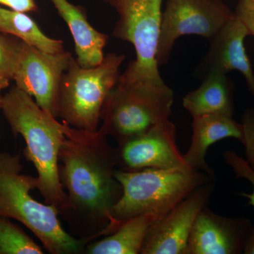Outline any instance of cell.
Wrapping results in <instances>:
<instances>
[{"label":"cell","instance_id":"1","mask_svg":"<svg viewBox=\"0 0 254 254\" xmlns=\"http://www.w3.org/2000/svg\"><path fill=\"white\" fill-rule=\"evenodd\" d=\"M108 137L100 128L88 131L65 124L59 154L60 180L67 190L64 212L72 210L95 222L99 236L123 194V187L115 177L118 148L110 144Z\"/></svg>","mask_w":254,"mask_h":254},{"label":"cell","instance_id":"2","mask_svg":"<svg viewBox=\"0 0 254 254\" xmlns=\"http://www.w3.org/2000/svg\"><path fill=\"white\" fill-rule=\"evenodd\" d=\"M1 110L14 135L26 143L25 156L36 169L38 187L45 203L61 212L67 195L60 175L59 154L65 138V124L41 109L33 98L17 87L3 96Z\"/></svg>","mask_w":254,"mask_h":254},{"label":"cell","instance_id":"3","mask_svg":"<svg viewBox=\"0 0 254 254\" xmlns=\"http://www.w3.org/2000/svg\"><path fill=\"white\" fill-rule=\"evenodd\" d=\"M115 177L123 187V194L114 206L109 224L102 232L105 236L138 215L150 213L163 218L197 187L215 182L206 173L190 168L136 171L116 169Z\"/></svg>","mask_w":254,"mask_h":254},{"label":"cell","instance_id":"4","mask_svg":"<svg viewBox=\"0 0 254 254\" xmlns=\"http://www.w3.org/2000/svg\"><path fill=\"white\" fill-rule=\"evenodd\" d=\"M19 155L0 153V215L22 223L48 253H81L91 237L78 240L69 235L62 226L60 210L32 196L38 180L23 175Z\"/></svg>","mask_w":254,"mask_h":254},{"label":"cell","instance_id":"5","mask_svg":"<svg viewBox=\"0 0 254 254\" xmlns=\"http://www.w3.org/2000/svg\"><path fill=\"white\" fill-rule=\"evenodd\" d=\"M104 1L119 14L113 36L131 43L136 52V59L120 74L118 83L145 91H171L160 76L157 62L163 0Z\"/></svg>","mask_w":254,"mask_h":254},{"label":"cell","instance_id":"6","mask_svg":"<svg viewBox=\"0 0 254 254\" xmlns=\"http://www.w3.org/2000/svg\"><path fill=\"white\" fill-rule=\"evenodd\" d=\"M125 55L109 53L93 67H82L73 57L64 73L57 118L78 129L96 131L107 96L118 83Z\"/></svg>","mask_w":254,"mask_h":254},{"label":"cell","instance_id":"7","mask_svg":"<svg viewBox=\"0 0 254 254\" xmlns=\"http://www.w3.org/2000/svg\"><path fill=\"white\" fill-rule=\"evenodd\" d=\"M173 103V91L155 93L118 83L102 108L100 129L123 144L170 120Z\"/></svg>","mask_w":254,"mask_h":254},{"label":"cell","instance_id":"8","mask_svg":"<svg viewBox=\"0 0 254 254\" xmlns=\"http://www.w3.org/2000/svg\"><path fill=\"white\" fill-rule=\"evenodd\" d=\"M235 16V11L222 0H167L162 12L158 66L168 63L180 37L195 35L210 41Z\"/></svg>","mask_w":254,"mask_h":254},{"label":"cell","instance_id":"9","mask_svg":"<svg viewBox=\"0 0 254 254\" xmlns=\"http://www.w3.org/2000/svg\"><path fill=\"white\" fill-rule=\"evenodd\" d=\"M71 58V53L65 50L51 54L21 41L12 79L41 109L57 118L60 83Z\"/></svg>","mask_w":254,"mask_h":254},{"label":"cell","instance_id":"10","mask_svg":"<svg viewBox=\"0 0 254 254\" xmlns=\"http://www.w3.org/2000/svg\"><path fill=\"white\" fill-rule=\"evenodd\" d=\"M215 182L197 187L150 227L141 254H187L190 232L197 215L208 205Z\"/></svg>","mask_w":254,"mask_h":254},{"label":"cell","instance_id":"11","mask_svg":"<svg viewBox=\"0 0 254 254\" xmlns=\"http://www.w3.org/2000/svg\"><path fill=\"white\" fill-rule=\"evenodd\" d=\"M117 148L120 170L190 168L177 146L176 127L170 120L118 145Z\"/></svg>","mask_w":254,"mask_h":254},{"label":"cell","instance_id":"12","mask_svg":"<svg viewBox=\"0 0 254 254\" xmlns=\"http://www.w3.org/2000/svg\"><path fill=\"white\" fill-rule=\"evenodd\" d=\"M252 223L245 217H225L205 206L190 232L187 254H243Z\"/></svg>","mask_w":254,"mask_h":254},{"label":"cell","instance_id":"13","mask_svg":"<svg viewBox=\"0 0 254 254\" xmlns=\"http://www.w3.org/2000/svg\"><path fill=\"white\" fill-rule=\"evenodd\" d=\"M248 36L245 25L235 16L210 40L208 53L195 68V77L203 80L210 73L227 74L238 71L245 77L249 91L254 97V71L245 46Z\"/></svg>","mask_w":254,"mask_h":254},{"label":"cell","instance_id":"14","mask_svg":"<svg viewBox=\"0 0 254 254\" xmlns=\"http://www.w3.org/2000/svg\"><path fill=\"white\" fill-rule=\"evenodd\" d=\"M191 127V142L188 151L184 155L185 161L190 168L201 170L215 180V173L205 160L209 147L229 138H235L242 143V124L235 121L233 117L207 115L193 118Z\"/></svg>","mask_w":254,"mask_h":254},{"label":"cell","instance_id":"15","mask_svg":"<svg viewBox=\"0 0 254 254\" xmlns=\"http://www.w3.org/2000/svg\"><path fill=\"white\" fill-rule=\"evenodd\" d=\"M58 14L67 24L74 41L76 61L82 67H93L104 59L108 35L97 31L86 12L68 0H51Z\"/></svg>","mask_w":254,"mask_h":254},{"label":"cell","instance_id":"16","mask_svg":"<svg viewBox=\"0 0 254 254\" xmlns=\"http://www.w3.org/2000/svg\"><path fill=\"white\" fill-rule=\"evenodd\" d=\"M235 85L227 74L213 73L184 97L182 105L192 118L207 115L233 117Z\"/></svg>","mask_w":254,"mask_h":254},{"label":"cell","instance_id":"17","mask_svg":"<svg viewBox=\"0 0 254 254\" xmlns=\"http://www.w3.org/2000/svg\"><path fill=\"white\" fill-rule=\"evenodd\" d=\"M158 220V216L150 213L129 219L104 239L87 246L85 252L88 254H141L145 237Z\"/></svg>","mask_w":254,"mask_h":254},{"label":"cell","instance_id":"18","mask_svg":"<svg viewBox=\"0 0 254 254\" xmlns=\"http://www.w3.org/2000/svg\"><path fill=\"white\" fill-rule=\"evenodd\" d=\"M0 32L17 37L21 41L46 53L63 51L62 40L47 36L25 12L0 7Z\"/></svg>","mask_w":254,"mask_h":254},{"label":"cell","instance_id":"19","mask_svg":"<svg viewBox=\"0 0 254 254\" xmlns=\"http://www.w3.org/2000/svg\"><path fill=\"white\" fill-rule=\"evenodd\" d=\"M41 247L18 225L0 215V254H43Z\"/></svg>","mask_w":254,"mask_h":254},{"label":"cell","instance_id":"20","mask_svg":"<svg viewBox=\"0 0 254 254\" xmlns=\"http://www.w3.org/2000/svg\"><path fill=\"white\" fill-rule=\"evenodd\" d=\"M225 163L231 168L237 179H245L253 186V191L251 193H241L242 196L249 200V205L254 208V171L251 168L245 159L242 158L234 150H227L222 154Z\"/></svg>","mask_w":254,"mask_h":254},{"label":"cell","instance_id":"21","mask_svg":"<svg viewBox=\"0 0 254 254\" xmlns=\"http://www.w3.org/2000/svg\"><path fill=\"white\" fill-rule=\"evenodd\" d=\"M18 43H12L0 36V75L12 79Z\"/></svg>","mask_w":254,"mask_h":254},{"label":"cell","instance_id":"22","mask_svg":"<svg viewBox=\"0 0 254 254\" xmlns=\"http://www.w3.org/2000/svg\"><path fill=\"white\" fill-rule=\"evenodd\" d=\"M242 124L244 130L242 144L245 147L246 161L254 171V108L244 113Z\"/></svg>","mask_w":254,"mask_h":254},{"label":"cell","instance_id":"23","mask_svg":"<svg viewBox=\"0 0 254 254\" xmlns=\"http://www.w3.org/2000/svg\"><path fill=\"white\" fill-rule=\"evenodd\" d=\"M235 13L245 25L250 36L254 37V1L240 0Z\"/></svg>","mask_w":254,"mask_h":254},{"label":"cell","instance_id":"24","mask_svg":"<svg viewBox=\"0 0 254 254\" xmlns=\"http://www.w3.org/2000/svg\"><path fill=\"white\" fill-rule=\"evenodd\" d=\"M0 4L25 13L35 11L38 9L34 0H0Z\"/></svg>","mask_w":254,"mask_h":254},{"label":"cell","instance_id":"25","mask_svg":"<svg viewBox=\"0 0 254 254\" xmlns=\"http://www.w3.org/2000/svg\"><path fill=\"white\" fill-rule=\"evenodd\" d=\"M243 254H254V223L252 224L250 234L246 240Z\"/></svg>","mask_w":254,"mask_h":254},{"label":"cell","instance_id":"26","mask_svg":"<svg viewBox=\"0 0 254 254\" xmlns=\"http://www.w3.org/2000/svg\"><path fill=\"white\" fill-rule=\"evenodd\" d=\"M10 79L5 78L4 76L0 75V110L1 108V103H2L3 95H1V91L9 86V81Z\"/></svg>","mask_w":254,"mask_h":254},{"label":"cell","instance_id":"27","mask_svg":"<svg viewBox=\"0 0 254 254\" xmlns=\"http://www.w3.org/2000/svg\"><path fill=\"white\" fill-rule=\"evenodd\" d=\"M251 1H254V0H251Z\"/></svg>","mask_w":254,"mask_h":254}]
</instances>
